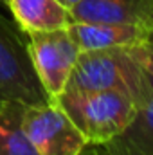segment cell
<instances>
[{"mask_svg":"<svg viewBox=\"0 0 153 155\" xmlns=\"http://www.w3.org/2000/svg\"><path fill=\"white\" fill-rule=\"evenodd\" d=\"M117 90L142 105L151 96V76L133 58L130 47L79 51L65 92Z\"/></svg>","mask_w":153,"mask_h":155,"instance_id":"cell-1","label":"cell"},{"mask_svg":"<svg viewBox=\"0 0 153 155\" xmlns=\"http://www.w3.org/2000/svg\"><path fill=\"white\" fill-rule=\"evenodd\" d=\"M56 103L67 112L88 144H105L119 135L137 114L139 105L117 90L63 92Z\"/></svg>","mask_w":153,"mask_h":155,"instance_id":"cell-2","label":"cell"},{"mask_svg":"<svg viewBox=\"0 0 153 155\" xmlns=\"http://www.w3.org/2000/svg\"><path fill=\"white\" fill-rule=\"evenodd\" d=\"M0 101L20 105L50 103L34 71L27 35L0 13Z\"/></svg>","mask_w":153,"mask_h":155,"instance_id":"cell-3","label":"cell"},{"mask_svg":"<svg viewBox=\"0 0 153 155\" xmlns=\"http://www.w3.org/2000/svg\"><path fill=\"white\" fill-rule=\"evenodd\" d=\"M22 128L38 155H79L88 141L58 103L25 105Z\"/></svg>","mask_w":153,"mask_h":155,"instance_id":"cell-4","label":"cell"},{"mask_svg":"<svg viewBox=\"0 0 153 155\" xmlns=\"http://www.w3.org/2000/svg\"><path fill=\"white\" fill-rule=\"evenodd\" d=\"M29 52L34 65L38 79L47 92L49 99L56 103V99L65 92L67 81L76 65L79 49L70 38L67 27L56 31L31 33Z\"/></svg>","mask_w":153,"mask_h":155,"instance_id":"cell-5","label":"cell"},{"mask_svg":"<svg viewBox=\"0 0 153 155\" xmlns=\"http://www.w3.org/2000/svg\"><path fill=\"white\" fill-rule=\"evenodd\" d=\"M70 38L79 51L135 47L148 36L144 24H112V22H70L67 25Z\"/></svg>","mask_w":153,"mask_h":155,"instance_id":"cell-6","label":"cell"},{"mask_svg":"<svg viewBox=\"0 0 153 155\" xmlns=\"http://www.w3.org/2000/svg\"><path fill=\"white\" fill-rule=\"evenodd\" d=\"M72 22L144 24L153 16V0H79L69 7Z\"/></svg>","mask_w":153,"mask_h":155,"instance_id":"cell-7","label":"cell"},{"mask_svg":"<svg viewBox=\"0 0 153 155\" xmlns=\"http://www.w3.org/2000/svg\"><path fill=\"white\" fill-rule=\"evenodd\" d=\"M5 9L25 35L65 29L72 22L61 0H5Z\"/></svg>","mask_w":153,"mask_h":155,"instance_id":"cell-8","label":"cell"},{"mask_svg":"<svg viewBox=\"0 0 153 155\" xmlns=\"http://www.w3.org/2000/svg\"><path fill=\"white\" fill-rule=\"evenodd\" d=\"M101 148L105 155H153V90L148 101L139 105L133 121Z\"/></svg>","mask_w":153,"mask_h":155,"instance_id":"cell-9","label":"cell"},{"mask_svg":"<svg viewBox=\"0 0 153 155\" xmlns=\"http://www.w3.org/2000/svg\"><path fill=\"white\" fill-rule=\"evenodd\" d=\"M24 107L0 101V155H38L22 128Z\"/></svg>","mask_w":153,"mask_h":155,"instance_id":"cell-10","label":"cell"},{"mask_svg":"<svg viewBox=\"0 0 153 155\" xmlns=\"http://www.w3.org/2000/svg\"><path fill=\"white\" fill-rule=\"evenodd\" d=\"M130 51H132L133 58L141 63V67H142L148 74L153 76V29L151 27H150L148 36L142 40L139 45L130 47Z\"/></svg>","mask_w":153,"mask_h":155,"instance_id":"cell-11","label":"cell"},{"mask_svg":"<svg viewBox=\"0 0 153 155\" xmlns=\"http://www.w3.org/2000/svg\"><path fill=\"white\" fill-rule=\"evenodd\" d=\"M79 155H105V152H103L101 144H86Z\"/></svg>","mask_w":153,"mask_h":155,"instance_id":"cell-12","label":"cell"},{"mask_svg":"<svg viewBox=\"0 0 153 155\" xmlns=\"http://www.w3.org/2000/svg\"><path fill=\"white\" fill-rule=\"evenodd\" d=\"M76 2H79V0H65V4H67V5H69V7H70V5H74V4H76Z\"/></svg>","mask_w":153,"mask_h":155,"instance_id":"cell-13","label":"cell"},{"mask_svg":"<svg viewBox=\"0 0 153 155\" xmlns=\"http://www.w3.org/2000/svg\"><path fill=\"white\" fill-rule=\"evenodd\" d=\"M0 9H5V0H0Z\"/></svg>","mask_w":153,"mask_h":155,"instance_id":"cell-14","label":"cell"},{"mask_svg":"<svg viewBox=\"0 0 153 155\" xmlns=\"http://www.w3.org/2000/svg\"><path fill=\"white\" fill-rule=\"evenodd\" d=\"M148 27H151V29H153V16L150 18V22H148Z\"/></svg>","mask_w":153,"mask_h":155,"instance_id":"cell-15","label":"cell"},{"mask_svg":"<svg viewBox=\"0 0 153 155\" xmlns=\"http://www.w3.org/2000/svg\"><path fill=\"white\" fill-rule=\"evenodd\" d=\"M61 2H63V4H65V0H61ZM65 5H67V4H65Z\"/></svg>","mask_w":153,"mask_h":155,"instance_id":"cell-16","label":"cell"}]
</instances>
